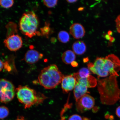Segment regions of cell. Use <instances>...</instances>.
<instances>
[{"label":"cell","mask_w":120,"mask_h":120,"mask_svg":"<svg viewBox=\"0 0 120 120\" xmlns=\"http://www.w3.org/2000/svg\"><path fill=\"white\" fill-rule=\"evenodd\" d=\"M14 85L11 82L4 79H0V101L7 103L14 98L16 94Z\"/></svg>","instance_id":"obj_6"},{"label":"cell","mask_w":120,"mask_h":120,"mask_svg":"<svg viewBox=\"0 0 120 120\" xmlns=\"http://www.w3.org/2000/svg\"><path fill=\"white\" fill-rule=\"evenodd\" d=\"M9 111L7 107L4 106H0V120L4 119L8 116Z\"/></svg>","instance_id":"obj_17"},{"label":"cell","mask_w":120,"mask_h":120,"mask_svg":"<svg viewBox=\"0 0 120 120\" xmlns=\"http://www.w3.org/2000/svg\"><path fill=\"white\" fill-rule=\"evenodd\" d=\"M17 98L23 105L25 109L34 105H38L47 98L44 94L37 92L27 86L19 85L15 90Z\"/></svg>","instance_id":"obj_3"},{"label":"cell","mask_w":120,"mask_h":120,"mask_svg":"<svg viewBox=\"0 0 120 120\" xmlns=\"http://www.w3.org/2000/svg\"><path fill=\"white\" fill-rule=\"evenodd\" d=\"M115 23L117 31L120 34V15L116 18L115 20Z\"/></svg>","instance_id":"obj_21"},{"label":"cell","mask_w":120,"mask_h":120,"mask_svg":"<svg viewBox=\"0 0 120 120\" xmlns=\"http://www.w3.org/2000/svg\"><path fill=\"white\" fill-rule=\"evenodd\" d=\"M88 69L98 77H105L108 76H119L118 72L120 70V60L114 54H110L105 57H97L94 63L87 64Z\"/></svg>","instance_id":"obj_1"},{"label":"cell","mask_w":120,"mask_h":120,"mask_svg":"<svg viewBox=\"0 0 120 120\" xmlns=\"http://www.w3.org/2000/svg\"><path fill=\"white\" fill-rule=\"evenodd\" d=\"M4 45L11 51H16L21 48L23 44L22 38L19 34H10L4 40Z\"/></svg>","instance_id":"obj_7"},{"label":"cell","mask_w":120,"mask_h":120,"mask_svg":"<svg viewBox=\"0 0 120 120\" xmlns=\"http://www.w3.org/2000/svg\"><path fill=\"white\" fill-rule=\"evenodd\" d=\"M84 9L83 7H80L78 9V10L79 11H82L84 10Z\"/></svg>","instance_id":"obj_31"},{"label":"cell","mask_w":120,"mask_h":120,"mask_svg":"<svg viewBox=\"0 0 120 120\" xmlns=\"http://www.w3.org/2000/svg\"><path fill=\"white\" fill-rule=\"evenodd\" d=\"M49 23H46L44 27L42 28L41 30V34L42 36H45L47 37L49 35L50 31V29L49 28Z\"/></svg>","instance_id":"obj_19"},{"label":"cell","mask_w":120,"mask_h":120,"mask_svg":"<svg viewBox=\"0 0 120 120\" xmlns=\"http://www.w3.org/2000/svg\"><path fill=\"white\" fill-rule=\"evenodd\" d=\"M61 82L63 92L66 94L74 89L76 84V80L73 75H70L64 76Z\"/></svg>","instance_id":"obj_9"},{"label":"cell","mask_w":120,"mask_h":120,"mask_svg":"<svg viewBox=\"0 0 120 120\" xmlns=\"http://www.w3.org/2000/svg\"><path fill=\"white\" fill-rule=\"evenodd\" d=\"M68 120H82V117L79 115L74 114L70 116Z\"/></svg>","instance_id":"obj_22"},{"label":"cell","mask_w":120,"mask_h":120,"mask_svg":"<svg viewBox=\"0 0 120 120\" xmlns=\"http://www.w3.org/2000/svg\"><path fill=\"white\" fill-rule=\"evenodd\" d=\"M82 120H90L89 118H84Z\"/></svg>","instance_id":"obj_33"},{"label":"cell","mask_w":120,"mask_h":120,"mask_svg":"<svg viewBox=\"0 0 120 120\" xmlns=\"http://www.w3.org/2000/svg\"><path fill=\"white\" fill-rule=\"evenodd\" d=\"M95 100L94 98L86 94L76 102V109L78 112L82 113L93 108Z\"/></svg>","instance_id":"obj_8"},{"label":"cell","mask_w":120,"mask_h":120,"mask_svg":"<svg viewBox=\"0 0 120 120\" xmlns=\"http://www.w3.org/2000/svg\"><path fill=\"white\" fill-rule=\"evenodd\" d=\"M116 77L110 76L98 81V90L103 104L114 105L120 99V90Z\"/></svg>","instance_id":"obj_2"},{"label":"cell","mask_w":120,"mask_h":120,"mask_svg":"<svg viewBox=\"0 0 120 120\" xmlns=\"http://www.w3.org/2000/svg\"><path fill=\"white\" fill-rule=\"evenodd\" d=\"M39 20L34 12L30 11L22 14L19 22V30L25 36L32 38L37 34L41 35L37 31L39 25Z\"/></svg>","instance_id":"obj_5"},{"label":"cell","mask_w":120,"mask_h":120,"mask_svg":"<svg viewBox=\"0 0 120 120\" xmlns=\"http://www.w3.org/2000/svg\"><path fill=\"white\" fill-rule=\"evenodd\" d=\"M72 49L73 52L76 55H82L86 52V46L83 41H77L73 43L72 46Z\"/></svg>","instance_id":"obj_13"},{"label":"cell","mask_w":120,"mask_h":120,"mask_svg":"<svg viewBox=\"0 0 120 120\" xmlns=\"http://www.w3.org/2000/svg\"><path fill=\"white\" fill-rule=\"evenodd\" d=\"M43 56V54L40 53L37 51L31 49L25 53L24 60L27 63L33 64L38 62Z\"/></svg>","instance_id":"obj_10"},{"label":"cell","mask_w":120,"mask_h":120,"mask_svg":"<svg viewBox=\"0 0 120 120\" xmlns=\"http://www.w3.org/2000/svg\"><path fill=\"white\" fill-rule=\"evenodd\" d=\"M15 120H26L25 119L24 117L23 116H18L16 119Z\"/></svg>","instance_id":"obj_25"},{"label":"cell","mask_w":120,"mask_h":120,"mask_svg":"<svg viewBox=\"0 0 120 120\" xmlns=\"http://www.w3.org/2000/svg\"><path fill=\"white\" fill-rule=\"evenodd\" d=\"M58 1L55 0H43V3L44 5L49 8L53 7L57 4Z\"/></svg>","instance_id":"obj_20"},{"label":"cell","mask_w":120,"mask_h":120,"mask_svg":"<svg viewBox=\"0 0 120 120\" xmlns=\"http://www.w3.org/2000/svg\"><path fill=\"white\" fill-rule=\"evenodd\" d=\"M90 71L89 69L86 68H82L79 70L78 72L74 73L73 76L80 78H86L90 76Z\"/></svg>","instance_id":"obj_15"},{"label":"cell","mask_w":120,"mask_h":120,"mask_svg":"<svg viewBox=\"0 0 120 120\" xmlns=\"http://www.w3.org/2000/svg\"><path fill=\"white\" fill-rule=\"evenodd\" d=\"M89 60V59L88 58H84L83 61L84 62H87Z\"/></svg>","instance_id":"obj_29"},{"label":"cell","mask_w":120,"mask_h":120,"mask_svg":"<svg viewBox=\"0 0 120 120\" xmlns=\"http://www.w3.org/2000/svg\"><path fill=\"white\" fill-rule=\"evenodd\" d=\"M64 76L56 64H51L41 70L38 80L45 89H52L61 83Z\"/></svg>","instance_id":"obj_4"},{"label":"cell","mask_w":120,"mask_h":120,"mask_svg":"<svg viewBox=\"0 0 120 120\" xmlns=\"http://www.w3.org/2000/svg\"><path fill=\"white\" fill-rule=\"evenodd\" d=\"M77 1V0H67V2L70 3L76 2Z\"/></svg>","instance_id":"obj_28"},{"label":"cell","mask_w":120,"mask_h":120,"mask_svg":"<svg viewBox=\"0 0 120 120\" xmlns=\"http://www.w3.org/2000/svg\"><path fill=\"white\" fill-rule=\"evenodd\" d=\"M5 66V63L0 59V72L2 71Z\"/></svg>","instance_id":"obj_23"},{"label":"cell","mask_w":120,"mask_h":120,"mask_svg":"<svg viewBox=\"0 0 120 120\" xmlns=\"http://www.w3.org/2000/svg\"><path fill=\"white\" fill-rule=\"evenodd\" d=\"M70 32L73 37L76 39L82 38L84 36L85 33L83 26L79 23L73 24L70 27Z\"/></svg>","instance_id":"obj_12"},{"label":"cell","mask_w":120,"mask_h":120,"mask_svg":"<svg viewBox=\"0 0 120 120\" xmlns=\"http://www.w3.org/2000/svg\"><path fill=\"white\" fill-rule=\"evenodd\" d=\"M88 88L84 84L79 81H76V83L74 90V94L77 102L82 97L87 94L89 93Z\"/></svg>","instance_id":"obj_11"},{"label":"cell","mask_w":120,"mask_h":120,"mask_svg":"<svg viewBox=\"0 0 120 120\" xmlns=\"http://www.w3.org/2000/svg\"><path fill=\"white\" fill-rule=\"evenodd\" d=\"M76 58L74 52L71 50H68L63 54L62 59L64 63L70 64L75 61Z\"/></svg>","instance_id":"obj_14"},{"label":"cell","mask_w":120,"mask_h":120,"mask_svg":"<svg viewBox=\"0 0 120 120\" xmlns=\"http://www.w3.org/2000/svg\"><path fill=\"white\" fill-rule=\"evenodd\" d=\"M58 39L61 42L65 43L68 42L70 39L68 33L65 31H60L58 34Z\"/></svg>","instance_id":"obj_16"},{"label":"cell","mask_w":120,"mask_h":120,"mask_svg":"<svg viewBox=\"0 0 120 120\" xmlns=\"http://www.w3.org/2000/svg\"><path fill=\"white\" fill-rule=\"evenodd\" d=\"M109 116H109V114H106L105 115V117L107 118V119L109 118Z\"/></svg>","instance_id":"obj_30"},{"label":"cell","mask_w":120,"mask_h":120,"mask_svg":"<svg viewBox=\"0 0 120 120\" xmlns=\"http://www.w3.org/2000/svg\"><path fill=\"white\" fill-rule=\"evenodd\" d=\"M109 118L111 120H113L114 118L113 116H109Z\"/></svg>","instance_id":"obj_32"},{"label":"cell","mask_w":120,"mask_h":120,"mask_svg":"<svg viewBox=\"0 0 120 120\" xmlns=\"http://www.w3.org/2000/svg\"><path fill=\"white\" fill-rule=\"evenodd\" d=\"M56 39L55 38H52L51 39V41L52 43H56Z\"/></svg>","instance_id":"obj_27"},{"label":"cell","mask_w":120,"mask_h":120,"mask_svg":"<svg viewBox=\"0 0 120 120\" xmlns=\"http://www.w3.org/2000/svg\"><path fill=\"white\" fill-rule=\"evenodd\" d=\"M71 64L72 66L73 67H76L78 65V63L75 61L72 62Z\"/></svg>","instance_id":"obj_26"},{"label":"cell","mask_w":120,"mask_h":120,"mask_svg":"<svg viewBox=\"0 0 120 120\" xmlns=\"http://www.w3.org/2000/svg\"><path fill=\"white\" fill-rule=\"evenodd\" d=\"M14 4L13 0H0V5L5 8H9L11 7Z\"/></svg>","instance_id":"obj_18"},{"label":"cell","mask_w":120,"mask_h":120,"mask_svg":"<svg viewBox=\"0 0 120 120\" xmlns=\"http://www.w3.org/2000/svg\"><path fill=\"white\" fill-rule=\"evenodd\" d=\"M116 114L118 117L120 118V106L118 107L116 109Z\"/></svg>","instance_id":"obj_24"}]
</instances>
